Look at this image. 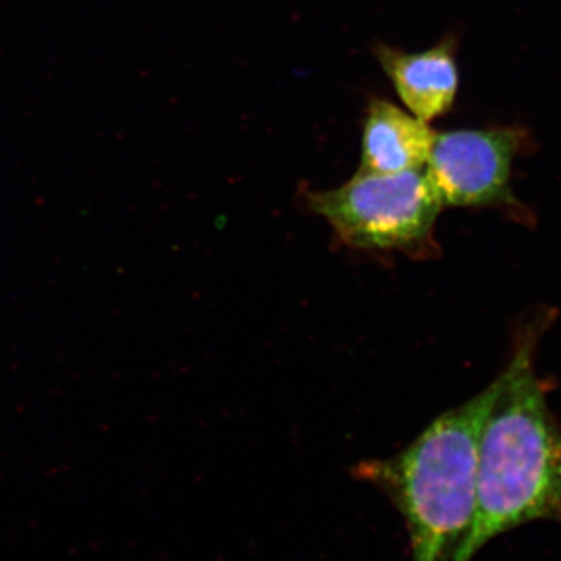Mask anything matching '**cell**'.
Returning <instances> with one entry per match:
<instances>
[{"label": "cell", "mask_w": 561, "mask_h": 561, "mask_svg": "<svg viewBox=\"0 0 561 561\" xmlns=\"http://www.w3.org/2000/svg\"><path fill=\"white\" fill-rule=\"evenodd\" d=\"M500 382L443 413L398 456L362 461L354 476L383 491L409 534L412 561H457L478 508L483 424Z\"/></svg>", "instance_id": "2"}, {"label": "cell", "mask_w": 561, "mask_h": 561, "mask_svg": "<svg viewBox=\"0 0 561 561\" xmlns=\"http://www.w3.org/2000/svg\"><path fill=\"white\" fill-rule=\"evenodd\" d=\"M541 324L523 331L497 378L479 449L478 508L457 561H471L494 538L526 524L561 526V423L535 371Z\"/></svg>", "instance_id": "1"}, {"label": "cell", "mask_w": 561, "mask_h": 561, "mask_svg": "<svg viewBox=\"0 0 561 561\" xmlns=\"http://www.w3.org/2000/svg\"><path fill=\"white\" fill-rule=\"evenodd\" d=\"M456 50L453 38L415 54L389 44H376L373 49L405 108L427 124L446 116L456 103L460 87Z\"/></svg>", "instance_id": "5"}, {"label": "cell", "mask_w": 561, "mask_h": 561, "mask_svg": "<svg viewBox=\"0 0 561 561\" xmlns=\"http://www.w3.org/2000/svg\"><path fill=\"white\" fill-rule=\"evenodd\" d=\"M305 201L351 249L435 253L434 228L445 205L424 169L359 171L335 190L306 192Z\"/></svg>", "instance_id": "3"}, {"label": "cell", "mask_w": 561, "mask_h": 561, "mask_svg": "<svg viewBox=\"0 0 561 561\" xmlns=\"http://www.w3.org/2000/svg\"><path fill=\"white\" fill-rule=\"evenodd\" d=\"M437 131L386 99L368 102L362 121L360 172L400 173L426 165Z\"/></svg>", "instance_id": "6"}, {"label": "cell", "mask_w": 561, "mask_h": 561, "mask_svg": "<svg viewBox=\"0 0 561 561\" xmlns=\"http://www.w3.org/2000/svg\"><path fill=\"white\" fill-rule=\"evenodd\" d=\"M524 133L513 127L463 128L435 135L424 171L445 206H516L512 169Z\"/></svg>", "instance_id": "4"}]
</instances>
